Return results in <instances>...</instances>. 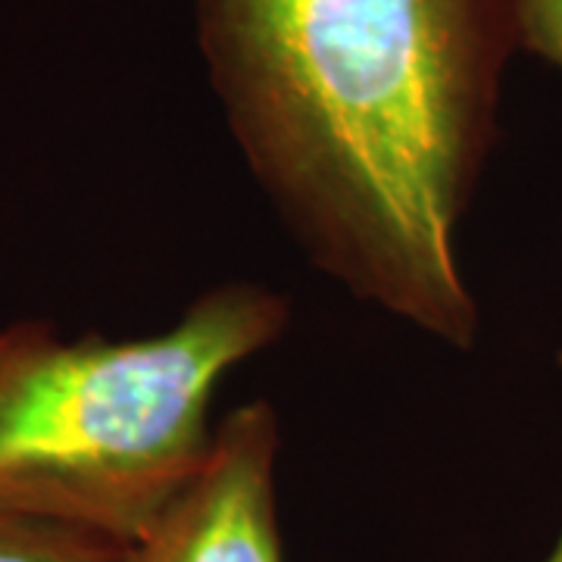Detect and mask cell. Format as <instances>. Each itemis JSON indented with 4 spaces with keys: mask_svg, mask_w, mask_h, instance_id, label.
<instances>
[{
    "mask_svg": "<svg viewBox=\"0 0 562 562\" xmlns=\"http://www.w3.org/2000/svg\"><path fill=\"white\" fill-rule=\"evenodd\" d=\"M281 422L269 401L228 409L206 457L125 562H288L279 519Z\"/></svg>",
    "mask_w": 562,
    "mask_h": 562,
    "instance_id": "3957f363",
    "label": "cell"
},
{
    "mask_svg": "<svg viewBox=\"0 0 562 562\" xmlns=\"http://www.w3.org/2000/svg\"><path fill=\"white\" fill-rule=\"evenodd\" d=\"M522 54L547 63L562 81V0H516Z\"/></svg>",
    "mask_w": 562,
    "mask_h": 562,
    "instance_id": "5b68a950",
    "label": "cell"
},
{
    "mask_svg": "<svg viewBox=\"0 0 562 562\" xmlns=\"http://www.w3.org/2000/svg\"><path fill=\"white\" fill-rule=\"evenodd\" d=\"M560 366H562V353H560ZM541 562H562V522H560V531H557V538L550 543V550H547V557Z\"/></svg>",
    "mask_w": 562,
    "mask_h": 562,
    "instance_id": "8992f818",
    "label": "cell"
},
{
    "mask_svg": "<svg viewBox=\"0 0 562 562\" xmlns=\"http://www.w3.org/2000/svg\"><path fill=\"white\" fill-rule=\"evenodd\" d=\"M250 179L306 262L450 350L482 310L460 232L522 54L516 0H194Z\"/></svg>",
    "mask_w": 562,
    "mask_h": 562,
    "instance_id": "6da1fadb",
    "label": "cell"
},
{
    "mask_svg": "<svg viewBox=\"0 0 562 562\" xmlns=\"http://www.w3.org/2000/svg\"><path fill=\"white\" fill-rule=\"evenodd\" d=\"M0 562H125V547L76 528L0 513Z\"/></svg>",
    "mask_w": 562,
    "mask_h": 562,
    "instance_id": "277c9868",
    "label": "cell"
},
{
    "mask_svg": "<svg viewBox=\"0 0 562 562\" xmlns=\"http://www.w3.org/2000/svg\"><path fill=\"white\" fill-rule=\"evenodd\" d=\"M291 325L260 281H222L138 338L0 328V513L135 543L213 441V403Z\"/></svg>",
    "mask_w": 562,
    "mask_h": 562,
    "instance_id": "7a4b0ae2",
    "label": "cell"
}]
</instances>
